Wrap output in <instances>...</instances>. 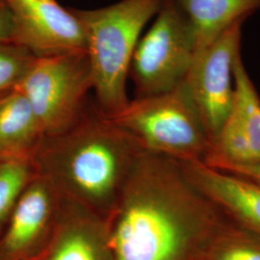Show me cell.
Returning a JSON list of instances; mask_svg holds the SVG:
<instances>
[{
	"label": "cell",
	"mask_w": 260,
	"mask_h": 260,
	"mask_svg": "<svg viewBox=\"0 0 260 260\" xmlns=\"http://www.w3.org/2000/svg\"><path fill=\"white\" fill-rule=\"evenodd\" d=\"M225 220L178 162L147 151L105 219L116 260H205Z\"/></svg>",
	"instance_id": "6da1fadb"
},
{
	"label": "cell",
	"mask_w": 260,
	"mask_h": 260,
	"mask_svg": "<svg viewBox=\"0 0 260 260\" xmlns=\"http://www.w3.org/2000/svg\"><path fill=\"white\" fill-rule=\"evenodd\" d=\"M109 119L144 151L177 162L205 161L212 149L184 82L165 93L135 98Z\"/></svg>",
	"instance_id": "277c9868"
},
{
	"label": "cell",
	"mask_w": 260,
	"mask_h": 260,
	"mask_svg": "<svg viewBox=\"0 0 260 260\" xmlns=\"http://www.w3.org/2000/svg\"><path fill=\"white\" fill-rule=\"evenodd\" d=\"M0 43L17 44L15 22L4 0H0Z\"/></svg>",
	"instance_id": "ac0fdd59"
},
{
	"label": "cell",
	"mask_w": 260,
	"mask_h": 260,
	"mask_svg": "<svg viewBox=\"0 0 260 260\" xmlns=\"http://www.w3.org/2000/svg\"><path fill=\"white\" fill-rule=\"evenodd\" d=\"M35 58L26 47L14 43H0V94L19 87Z\"/></svg>",
	"instance_id": "e0dca14e"
},
{
	"label": "cell",
	"mask_w": 260,
	"mask_h": 260,
	"mask_svg": "<svg viewBox=\"0 0 260 260\" xmlns=\"http://www.w3.org/2000/svg\"><path fill=\"white\" fill-rule=\"evenodd\" d=\"M195 34L197 50L260 9V0H174Z\"/></svg>",
	"instance_id": "5bb4252c"
},
{
	"label": "cell",
	"mask_w": 260,
	"mask_h": 260,
	"mask_svg": "<svg viewBox=\"0 0 260 260\" xmlns=\"http://www.w3.org/2000/svg\"><path fill=\"white\" fill-rule=\"evenodd\" d=\"M196 50L195 34L185 16L174 0H165L131 60L136 98L165 93L184 82Z\"/></svg>",
	"instance_id": "8992f818"
},
{
	"label": "cell",
	"mask_w": 260,
	"mask_h": 260,
	"mask_svg": "<svg viewBox=\"0 0 260 260\" xmlns=\"http://www.w3.org/2000/svg\"><path fill=\"white\" fill-rule=\"evenodd\" d=\"M214 168L246 177L260 184V163L251 165H223Z\"/></svg>",
	"instance_id": "d6986e66"
},
{
	"label": "cell",
	"mask_w": 260,
	"mask_h": 260,
	"mask_svg": "<svg viewBox=\"0 0 260 260\" xmlns=\"http://www.w3.org/2000/svg\"><path fill=\"white\" fill-rule=\"evenodd\" d=\"M36 174L32 161L0 160V235L20 196Z\"/></svg>",
	"instance_id": "2e32d148"
},
{
	"label": "cell",
	"mask_w": 260,
	"mask_h": 260,
	"mask_svg": "<svg viewBox=\"0 0 260 260\" xmlns=\"http://www.w3.org/2000/svg\"><path fill=\"white\" fill-rule=\"evenodd\" d=\"M62 203L53 185L36 174L0 235V260L38 259L55 233Z\"/></svg>",
	"instance_id": "ba28073f"
},
{
	"label": "cell",
	"mask_w": 260,
	"mask_h": 260,
	"mask_svg": "<svg viewBox=\"0 0 260 260\" xmlns=\"http://www.w3.org/2000/svg\"><path fill=\"white\" fill-rule=\"evenodd\" d=\"M165 0H121L93 10L70 8L80 21L93 74L96 109L112 118L128 104L131 60L147 23Z\"/></svg>",
	"instance_id": "3957f363"
},
{
	"label": "cell",
	"mask_w": 260,
	"mask_h": 260,
	"mask_svg": "<svg viewBox=\"0 0 260 260\" xmlns=\"http://www.w3.org/2000/svg\"><path fill=\"white\" fill-rule=\"evenodd\" d=\"M178 163L196 189L229 221L260 236V184L205 161Z\"/></svg>",
	"instance_id": "8fae6325"
},
{
	"label": "cell",
	"mask_w": 260,
	"mask_h": 260,
	"mask_svg": "<svg viewBox=\"0 0 260 260\" xmlns=\"http://www.w3.org/2000/svg\"><path fill=\"white\" fill-rule=\"evenodd\" d=\"M38 260H116L105 219L63 199L55 233Z\"/></svg>",
	"instance_id": "7c38bea8"
},
{
	"label": "cell",
	"mask_w": 260,
	"mask_h": 260,
	"mask_svg": "<svg viewBox=\"0 0 260 260\" xmlns=\"http://www.w3.org/2000/svg\"><path fill=\"white\" fill-rule=\"evenodd\" d=\"M17 89L31 104L46 137L65 132L88 110L93 74L87 51L36 57Z\"/></svg>",
	"instance_id": "5b68a950"
},
{
	"label": "cell",
	"mask_w": 260,
	"mask_h": 260,
	"mask_svg": "<svg viewBox=\"0 0 260 260\" xmlns=\"http://www.w3.org/2000/svg\"><path fill=\"white\" fill-rule=\"evenodd\" d=\"M233 108L205 162L212 167L260 163V98L240 56Z\"/></svg>",
	"instance_id": "30bf717a"
},
{
	"label": "cell",
	"mask_w": 260,
	"mask_h": 260,
	"mask_svg": "<svg viewBox=\"0 0 260 260\" xmlns=\"http://www.w3.org/2000/svg\"><path fill=\"white\" fill-rule=\"evenodd\" d=\"M45 138L35 112L19 89L0 94V160L32 161Z\"/></svg>",
	"instance_id": "4fadbf2b"
},
{
	"label": "cell",
	"mask_w": 260,
	"mask_h": 260,
	"mask_svg": "<svg viewBox=\"0 0 260 260\" xmlns=\"http://www.w3.org/2000/svg\"><path fill=\"white\" fill-rule=\"evenodd\" d=\"M144 150L94 108L65 132L46 137L32 159L60 196L106 219Z\"/></svg>",
	"instance_id": "7a4b0ae2"
},
{
	"label": "cell",
	"mask_w": 260,
	"mask_h": 260,
	"mask_svg": "<svg viewBox=\"0 0 260 260\" xmlns=\"http://www.w3.org/2000/svg\"><path fill=\"white\" fill-rule=\"evenodd\" d=\"M205 260H260V236L226 219L210 242Z\"/></svg>",
	"instance_id": "9a60e30c"
},
{
	"label": "cell",
	"mask_w": 260,
	"mask_h": 260,
	"mask_svg": "<svg viewBox=\"0 0 260 260\" xmlns=\"http://www.w3.org/2000/svg\"><path fill=\"white\" fill-rule=\"evenodd\" d=\"M244 22H236L198 50L184 80L212 145L233 108L234 67L241 56Z\"/></svg>",
	"instance_id": "52a82bcc"
},
{
	"label": "cell",
	"mask_w": 260,
	"mask_h": 260,
	"mask_svg": "<svg viewBox=\"0 0 260 260\" xmlns=\"http://www.w3.org/2000/svg\"><path fill=\"white\" fill-rule=\"evenodd\" d=\"M16 27L17 44L36 57L87 51L80 21L56 0H4Z\"/></svg>",
	"instance_id": "9c48e42d"
},
{
	"label": "cell",
	"mask_w": 260,
	"mask_h": 260,
	"mask_svg": "<svg viewBox=\"0 0 260 260\" xmlns=\"http://www.w3.org/2000/svg\"><path fill=\"white\" fill-rule=\"evenodd\" d=\"M35 260H38V259H35Z\"/></svg>",
	"instance_id": "ffe728a7"
}]
</instances>
